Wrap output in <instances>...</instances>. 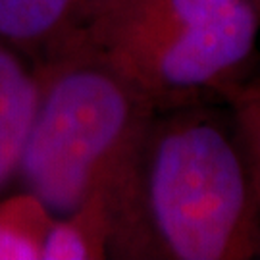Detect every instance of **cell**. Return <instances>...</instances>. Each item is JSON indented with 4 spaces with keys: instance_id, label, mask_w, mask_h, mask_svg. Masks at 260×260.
Segmentation results:
<instances>
[{
    "instance_id": "6da1fadb",
    "label": "cell",
    "mask_w": 260,
    "mask_h": 260,
    "mask_svg": "<svg viewBox=\"0 0 260 260\" xmlns=\"http://www.w3.org/2000/svg\"><path fill=\"white\" fill-rule=\"evenodd\" d=\"M110 258L258 256L256 162L223 101L158 108L112 208Z\"/></svg>"
},
{
    "instance_id": "7a4b0ae2",
    "label": "cell",
    "mask_w": 260,
    "mask_h": 260,
    "mask_svg": "<svg viewBox=\"0 0 260 260\" xmlns=\"http://www.w3.org/2000/svg\"><path fill=\"white\" fill-rule=\"evenodd\" d=\"M258 33L251 0H85L56 54L101 62L170 108L220 101L260 60Z\"/></svg>"
},
{
    "instance_id": "3957f363",
    "label": "cell",
    "mask_w": 260,
    "mask_h": 260,
    "mask_svg": "<svg viewBox=\"0 0 260 260\" xmlns=\"http://www.w3.org/2000/svg\"><path fill=\"white\" fill-rule=\"evenodd\" d=\"M35 68L39 99L16 179L54 218L94 195L114 208L158 108L85 56L64 52Z\"/></svg>"
},
{
    "instance_id": "277c9868",
    "label": "cell",
    "mask_w": 260,
    "mask_h": 260,
    "mask_svg": "<svg viewBox=\"0 0 260 260\" xmlns=\"http://www.w3.org/2000/svg\"><path fill=\"white\" fill-rule=\"evenodd\" d=\"M83 4L85 0H0V41L39 64L72 37Z\"/></svg>"
},
{
    "instance_id": "5b68a950",
    "label": "cell",
    "mask_w": 260,
    "mask_h": 260,
    "mask_svg": "<svg viewBox=\"0 0 260 260\" xmlns=\"http://www.w3.org/2000/svg\"><path fill=\"white\" fill-rule=\"evenodd\" d=\"M37 99L35 64L0 41V189L18 177Z\"/></svg>"
},
{
    "instance_id": "8992f818",
    "label": "cell",
    "mask_w": 260,
    "mask_h": 260,
    "mask_svg": "<svg viewBox=\"0 0 260 260\" xmlns=\"http://www.w3.org/2000/svg\"><path fill=\"white\" fill-rule=\"evenodd\" d=\"M112 205L104 195L87 199L74 212L52 218L41 260L110 258Z\"/></svg>"
},
{
    "instance_id": "52a82bcc",
    "label": "cell",
    "mask_w": 260,
    "mask_h": 260,
    "mask_svg": "<svg viewBox=\"0 0 260 260\" xmlns=\"http://www.w3.org/2000/svg\"><path fill=\"white\" fill-rule=\"evenodd\" d=\"M52 214L23 191L0 199V260H41Z\"/></svg>"
},
{
    "instance_id": "ba28073f",
    "label": "cell",
    "mask_w": 260,
    "mask_h": 260,
    "mask_svg": "<svg viewBox=\"0 0 260 260\" xmlns=\"http://www.w3.org/2000/svg\"><path fill=\"white\" fill-rule=\"evenodd\" d=\"M220 101L235 114L260 174V60L245 77L223 89Z\"/></svg>"
},
{
    "instance_id": "9c48e42d",
    "label": "cell",
    "mask_w": 260,
    "mask_h": 260,
    "mask_svg": "<svg viewBox=\"0 0 260 260\" xmlns=\"http://www.w3.org/2000/svg\"><path fill=\"white\" fill-rule=\"evenodd\" d=\"M252 2V6H254V10L258 12V16H260V0H251Z\"/></svg>"
}]
</instances>
